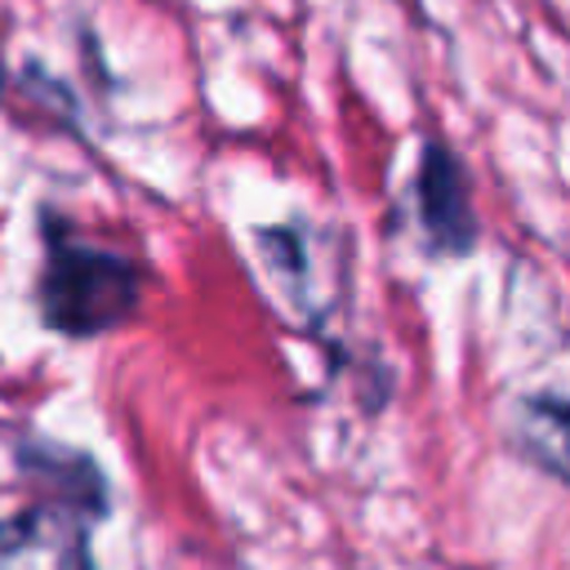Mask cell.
Segmentation results:
<instances>
[{"label": "cell", "mask_w": 570, "mask_h": 570, "mask_svg": "<svg viewBox=\"0 0 570 570\" xmlns=\"http://www.w3.org/2000/svg\"><path fill=\"white\" fill-rule=\"evenodd\" d=\"M138 307V272L120 254L53 245L40 276V312L45 325L62 334H102L116 330Z\"/></svg>", "instance_id": "cell-1"}, {"label": "cell", "mask_w": 570, "mask_h": 570, "mask_svg": "<svg viewBox=\"0 0 570 570\" xmlns=\"http://www.w3.org/2000/svg\"><path fill=\"white\" fill-rule=\"evenodd\" d=\"M0 570H89V534L76 503H31L0 517Z\"/></svg>", "instance_id": "cell-2"}, {"label": "cell", "mask_w": 570, "mask_h": 570, "mask_svg": "<svg viewBox=\"0 0 570 570\" xmlns=\"http://www.w3.org/2000/svg\"><path fill=\"white\" fill-rule=\"evenodd\" d=\"M419 214L423 227L432 236L436 249L450 254H468V245L476 240V223L468 209V183L459 160L445 147H428L423 165H419Z\"/></svg>", "instance_id": "cell-3"}, {"label": "cell", "mask_w": 570, "mask_h": 570, "mask_svg": "<svg viewBox=\"0 0 570 570\" xmlns=\"http://www.w3.org/2000/svg\"><path fill=\"white\" fill-rule=\"evenodd\" d=\"M517 450L570 485V401L561 396H525L512 414Z\"/></svg>", "instance_id": "cell-4"}, {"label": "cell", "mask_w": 570, "mask_h": 570, "mask_svg": "<svg viewBox=\"0 0 570 570\" xmlns=\"http://www.w3.org/2000/svg\"><path fill=\"white\" fill-rule=\"evenodd\" d=\"M0 94H4V71H0Z\"/></svg>", "instance_id": "cell-5"}]
</instances>
